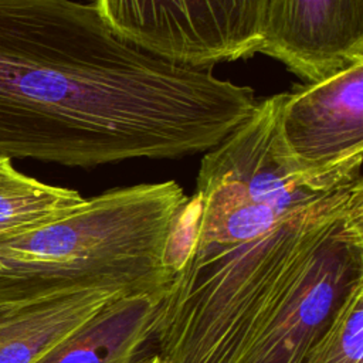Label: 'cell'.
<instances>
[{"instance_id": "1", "label": "cell", "mask_w": 363, "mask_h": 363, "mask_svg": "<svg viewBox=\"0 0 363 363\" xmlns=\"http://www.w3.org/2000/svg\"><path fill=\"white\" fill-rule=\"evenodd\" d=\"M157 102L153 57L94 4L0 0V155L69 167L128 160Z\"/></svg>"}, {"instance_id": "2", "label": "cell", "mask_w": 363, "mask_h": 363, "mask_svg": "<svg viewBox=\"0 0 363 363\" xmlns=\"http://www.w3.org/2000/svg\"><path fill=\"white\" fill-rule=\"evenodd\" d=\"M363 180L242 244L196 247L159 302L153 363H238Z\"/></svg>"}, {"instance_id": "3", "label": "cell", "mask_w": 363, "mask_h": 363, "mask_svg": "<svg viewBox=\"0 0 363 363\" xmlns=\"http://www.w3.org/2000/svg\"><path fill=\"white\" fill-rule=\"evenodd\" d=\"M278 94L258 101L251 115L204 152L197 173L196 247L255 240L294 216L363 180L313 179L289 167L275 135Z\"/></svg>"}, {"instance_id": "4", "label": "cell", "mask_w": 363, "mask_h": 363, "mask_svg": "<svg viewBox=\"0 0 363 363\" xmlns=\"http://www.w3.org/2000/svg\"><path fill=\"white\" fill-rule=\"evenodd\" d=\"M268 0H95L121 38L176 64L214 67L258 52Z\"/></svg>"}, {"instance_id": "5", "label": "cell", "mask_w": 363, "mask_h": 363, "mask_svg": "<svg viewBox=\"0 0 363 363\" xmlns=\"http://www.w3.org/2000/svg\"><path fill=\"white\" fill-rule=\"evenodd\" d=\"M363 281V197L337 213L238 363H302L347 292Z\"/></svg>"}, {"instance_id": "6", "label": "cell", "mask_w": 363, "mask_h": 363, "mask_svg": "<svg viewBox=\"0 0 363 363\" xmlns=\"http://www.w3.org/2000/svg\"><path fill=\"white\" fill-rule=\"evenodd\" d=\"M275 135L281 156L302 176L362 174L363 60L278 94Z\"/></svg>"}, {"instance_id": "7", "label": "cell", "mask_w": 363, "mask_h": 363, "mask_svg": "<svg viewBox=\"0 0 363 363\" xmlns=\"http://www.w3.org/2000/svg\"><path fill=\"white\" fill-rule=\"evenodd\" d=\"M258 52L305 82L363 60V0H268Z\"/></svg>"}, {"instance_id": "8", "label": "cell", "mask_w": 363, "mask_h": 363, "mask_svg": "<svg viewBox=\"0 0 363 363\" xmlns=\"http://www.w3.org/2000/svg\"><path fill=\"white\" fill-rule=\"evenodd\" d=\"M162 295L116 298L37 363H153Z\"/></svg>"}, {"instance_id": "9", "label": "cell", "mask_w": 363, "mask_h": 363, "mask_svg": "<svg viewBox=\"0 0 363 363\" xmlns=\"http://www.w3.org/2000/svg\"><path fill=\"white\" fill-rule=\"evenodd\" d=\"M123 295L118 289L84 288L0 318V363H37Z\"/></svg>"}, {"instance_id": "10", "label": "cell", "mask_w": 363, "mask_h": 363, "mask_svg": "<svg viewBox=\"0 0 363 363\" xmlns=\"http://www.w3.org/2000/svg\"><path fill=\"white\" fill-rule=\"evenodd\" d=\"M302 363H363V281L343 298Z\"/></svg>"}]
</instances>
